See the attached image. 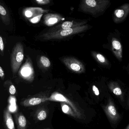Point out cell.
I'll return each instance as SVG.
<instances>
[{"label":"cell","mask_w":129,"mask_h":129,"mask_svg":"<svg viewBox=\"0 0 129 129\" xmlns=\"http://www.w3.org/2000/svg\"><path fill=\"white\" fill-rule=\"evenodd\" d=\"M109 0H84L80 5V9L84 13L94 17L103 15L109 6Z\"/></svg>","instance_id":"1"},{"label":"cell","mask_w":129,"mask_h":129,"mask_svg":"<svg viewBox=\"0 0 129 129\" xmlns=\"http://www.w3.org/2000/svg\"><path fill=\"white\" fill-rule=\"evenodd\" d=\"M89 27L88 25H84L66 30L53 32H46L40 35V37L43 40H59L85 31L89 29Z\"/></svg>","instance_id":"2"},{"label":"cell","mask_w":129,"mask_h":129,"mask_svg":"<svg viewBox=\"0 0 129 129\" xmlns=\"http://www.w3.org/2000/svg\"><path fill=\"white\" fill-rule=\"evenodd\" d=\"M24 58V46L22 43L19 42L13 47L11 54V67L13 74H16L19 70Z\"/></svg>","instance_id":"3"},{"label":"cell","mask_w":129,"mask_h":129,"mask_svg":"<svg viewBox=\"0 0 129 129\" xmlns=\"http://www.w3.org/2000/svg\"><path fill=\"white\" fill-rule=\"evenodd\" d=\"M63 64L70 71L77 74L84 73L86 71L83 63L76 58L72 56H64L60 58Z\"/></svg>","instance_id":"4"},{"label":"cell","mask_w":129,"mask_h":129,"mask_svg":"<svg viewBox=\"0 0 129 129\" xmlns=\"http://www.w3.org/2000/svg\"><path fill=\"white\" fill-rule=\"evenodd\" d=\"M20 77L27 81L33 80L35 76L34 69L31 59L27 56L26 61L19 71Z\"/></svg>","instance_id":"5"},{"label":"cell","mask_w":129,"mask_h":129,"mask_svg":"<svg viewBox=\"0 0 129 129\" xmlns=\"http://www.w3.org/2000/svg\"><path fill=\"white\" fill-rule=\"evenodd\" d=\"M46 100L65 103L71 106V108L77 115L78 118L81 117V114L79 110H78L77 106L74 104L73 102L71 101L70 100L61 93L58 92L54 93L51 95L50 97L46 98Z\"/></svg>","instance_id":"6"},{"label":"cell","mask_w":129,"mask_h":129,"mask_svg":"<svg viewBox=\"0 0 129 129\" xmlns=\"http://www.w3.org/2000/svg\"><path fill=\"white\" fill-rule=\"evenodd\" d=\"M87 22L86 21H71L64 22L61 24L58 25L52 28H50L47 32H51L53 31H58L62 30H66L69 28H74L79 26H83Z\"/></svg>","instance_id":"7"},{"label":"cell","mask_w":129,"mask_h":129,"mask_svg":"<svg viewBox=\"0 0 129 129\" xmlns=\"http://www.w3.org/2000/svg\"><path fill=\"white\" fill-rule=\"evenodd\" d=\"M129 13V4H125L114 12L113 19L114 22L118 24L123 21Z\"/></svg>","instance_id":"8"},{"label":"cell","mask_w":129,"mask_h":129,"mask_svg":"<svg viewBox=\"0 0 129 129\" xmlns=\"http://www.w3.org/2000/svg\"><path fill=\"white\" fill-rule=\"evenodd\" d=\"M104 111L109 120L113 123L117 122L120 119V115L117 111L113 102L109 100L108 104L103 107Z\"/></svg>","instance_id":"9"},{"label":"cell","mask_w":129,"mask_h":129,"mask_svg":"<svg viewBox=\"0 0 129 129\" xmlns=\"http://www.w3.org/2000/svg\"><path fill=\"white\" fill-rule=\"evenodd\" d=\"M63 19L62 16L59 14L49 13L44 16V22L46 25L50 27L56 24Z\"/></svg>","instance_id":"10"},{"label":"cell","mask_w":129,"mask_h":129,"mask_svg":"<svg viewBox=\"0 0 129 129\" xmlns=\"http://www.w3.org/2000/svg\"><path fill=\"white\" fill-rule=\"evenodd\" d=\"M46 10H44L40 8L29 7L25 9L23 11V14L27 18H33L46 12Z\"/></svg>","instance_id":"11"},{"label":"cell","mask_w":129,"mask_h":129,"mask_svg":"<svg viewBox=\"0 0 129 129\" xmlns=\"http://www.w3.org/2000/svg\"><path fill=\"white\" fill-rule=\"evenodd\" d=\"M112 50L116 58L121 61L122 59V46L120 41L115 38H113L112 41Z\"/></svg>","instance_id":"12"},{"label":"cell","mask_w":129,"mask_h":129,"mask_svg":"<svg viewBox=\"0 0 129 129\" xmlns=\"http://www.w3.org/2000/svg\"><path fill=\"white\" fill-rule=\"evenodd\" d=\"M0 15L3 22L6 25L10 24V14L7 10L2 5H0Z\"/></svg>","instance_id":"13"},{"label":"cell","mask_w":129,"mask_h":129,"mask_svg":"<svg viewBox=\"0 0 129 129\" xmlns=\"http://www.w3.org/2000/svg\"><path fill=\"white\" fill-rule=\"evenodd\" d=\"M46 101V99L34 97L25 100L23 102V105L25 106H32L39 105Z\"/></svg>","instance_id":"14"},{"label":"cell","mask_w":129,"mask_h":129,"mask_svg":"<svg viewBox=\"0 0 129 129\" xmlns=\"http://www.w3.org/2000/svg\"><path fill=\"white\" fill-rule=\"evenodd\" d=\"M4 118L7 129H15L11 113L8 110L5 111Z\"/></svg>","instance_id":"15"},{"label":"cell","mask_w":129,"mask_h":129,"mask_svg":"<svg viewBox=\"0 0 129 129\" xmlns=\"http://www.w3.org/2000/svg\"><path fill=\"white\" fill-rule=\"evenodd\" d=\"M92 54L94 58L100 64L104 66H108L109 65L108 61L102 54L97 53L95 52H92Z\"/></svg>","instance_id":"16"},{"label":"cell","mask_w":129,"mask_h":129,"mask_svg":"<svg viewBox=\"0 0 129 129\" xmlns=\"http://www.w3.org/2000/svg\"><path fill=\"white\" fill-rule=\"evenodd\" d=\"M61 107L62 112L65 114H67L72 116V117H74L78 118L77 115L70 106L67 105L65 103L61 102Z\"/></svg>","instance_id":"17"},{"label":"cell","mask_w":129,"mask_h":129,"mask_svg":"<svg viewBox=\"0 0 129 129\" xmlns=\"http://www.w3.org/2000/svg\"><path fill=\"white\" fill-rule=\"evenodd\" d=\"M38 64L40 68L43 69H47L51 66V62L49 59L44 56H42L40 57Z\"/></svg>","instance_id":"18"},{"label":"cell","mask_w":129,"mask_h":129,"mask_svg":"<svg viewBox=\"0 0 129 129\" xmlns=\"http://www.w3.org/2000/svg\"><path fill=\"white\" fill-rule=\"evenodd\" d=\"M109 88L111 90L114 94L117 96H121L122 95V92L120 87L117 85H114L112 83L109 85Z\"/></svg>","instance_id":"19"},{"label":"cell","mask_w":129,"mask_h":129,"mask_svg":"<svg viewBox=\"0 0 129 129\" xmlns=\"http://www.w3.org/2000/svg\"><path fill=\"white\" fill-rule=\"evenodd\" d=\"M18 123L19 126L21 129L25 128L27 124V121L24 116L22 114H20L18 117Z\"/></svg>","instance_id":"20"},{"label":"cell","mask_w":129,"mask_h":129,"mask_svg":"<svg viewBox=\"0 0 129 129\" xmlns=\"http://www.w3.org/2000/svg\"><path fill=\"white\" fill-rule=\"evenodd\" d=\"M47 117V113L44 110H41L38 113L37 118L40 120H43Z\"/></svg>","instance_id":"21"},{"label":"cell","mask_w":129,"mask_h":129,"mask_svg":"<svg viewBox=\"0 0 129 129\" xmlns=\"http://www.w3.org/2000/svg\"><path fill=\"white\" fill-rule=\"evenodd\" d=\"M35 1L38 4L41 5L49 4L50 3V1H49V0H41H41H39V1L36 0Z\"/></svg>","instance_id":"22"},{"label":"cell","mask_w":129,"mask_h":129,"mask_svg":"<svg viewBox=\"0 0 129 129\" xmlns=\"http://www.w3.org/2000/svg\"><path fill=\"white\" fill-rule=\"evenodd\" d=\"M9 91L10 93L12 95H14L16 92V89L13 84L10 85L9 89Z\"/></svg>","instance_id":"23"},{"label":"cell","mask_w":129,"mask_h":129,"mask_svg":"<svg viewBox=\"0 0 129 129\" xmlns=\"http://www.w3.org/2000/svg\"><path fill=\"white\" fill-rule=\"evenodd\" d=\"M42 15H40L38 16L31 19L30 20V22L34 23L38 22L40 20L41 18Z\"/></svg>","instance_id":"24"},{"label":"cell","mask_w":129,"mask_h":129,"mask_svg":"<svg viewBox=\"0 0 129 129\" xmlns=\"http://www.w3.org/2000/svg\"><path fill=\"white\" fill-rule=\"evenodd\" d=\"M0 49L1 52L3 53L4 51V44L1 36H0Z\"/></svg>","instance_id":"25"},{"label":"cell","mask_w":129,"mask_h":129,"mask_svg":"<svg viewBox=\"0 0 129 129\" xmlns=\"http://www.w3.org/2000/svg\"><path fill=\"white\" fill-rule=\"evenodd\" d=\"M92 89L96 95H99L100 93L99 91V89H98V88H97V87L96 86H94V85L93 86Z\"/></svg>","instance_id":"26"},{"label":"cell","mask_w":129,"mask_h":129,"mask_svg":"<svg viewBox=\"0 0 129 129\" xmlns=\"http://www.w3.org/2000/svg\"><path fill=\"white\" fill-rule=\"evenodd\" d=\"M0 77L3 80H4V72L3 69L2 68L1 66H0Z\"/></svg>","instance_id":"27"},{"label":"cell","mask_w":129,"mask_h":129,"mask_svg":"<svg viewBox=\"0 0 129 129\" xmlns=\"http://www.w3.org/2000/svg\"><path fill=\"white\" fill-rule=\"evenodd\" d=\"M125 129H129V124H128V126L126 127Z\"/></svg>","instance_id":"28"}]
</instances>
